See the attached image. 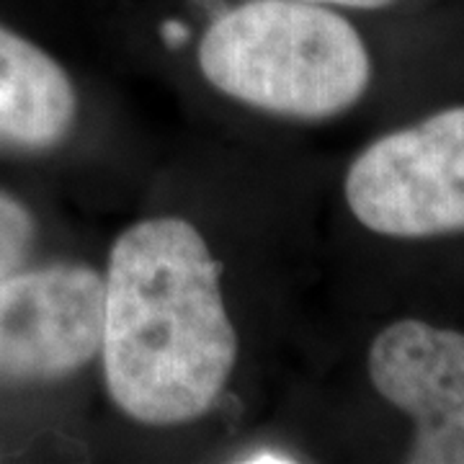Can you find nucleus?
<instances>
[{
	"mask_svg": "<svg viewBox=\"0 0 464 464\" xmlns=\"http://www.w3.org/2000/svg\"><path fill=\"white\" fill-rule=\"evenodd\" d=\"M101 356L109 395L140 423L179 426L215 405L237 338L219 264L194 225L158 217L119 235L103 282Z\"/></svg>",
	"mask_w": 464,
	"mask_h": 464,
	"instance_id": "obj_1",
	"label": "nucleus"
},
{
	"mask_svg": "<svg viewBox=\"0 0 464 464\" xmlns=\"http://www.w3.org/2000/svg\"><path fill=\"white\" fill-rule=\"evenodd\" d=\"M204 78L248 106L331 119L366 93L369 52L346 18L317 3L250 0L219 16L199 44Z\"/></svg>",
	"mask_w": 464,
	"mask_h": 464,
	"instance_id": "obj_2",
	"label": "nucleus"
},
{
	"mask_svg": "<svg viewBox=\"0 0 464 464\" xmlns=\"http://www.w3.org/2000/svg\"><path fill=\"white\" fill-rule=\"evenodd\" d=\"M346 199L369 230L433 237L464 230V106L377 140L353 160Z\"/></svg>",
	"mask_w": 464,
	"mask_h": 464,
	"instance_id": "obj_3",
	"label": "nucleus"
},
{
	"mask_svg": "<svg viewBox=\"0 0 464 464\" xmlns=\"http://www.w3.org/2000/svg\"><path fill=\"white\" fill-rule=\"evenodd\" d=\"M103 279L50 266L0 282V380H57L101 351Z\"/></svg>",
	"mask_w": 464,
	"mask_h": 464,
	"instance_id": "obj_4",
	"label": "nucleus"
},
{
	"mask_svg": "<svg viewBox=\"0 0 464 464\" xmlns=\"http://www.w3.org/2000/svg\"><path fill=\"white\" fill-rule=\"evenodd\" d=\"M369 377L418 423L408 462H464V335L400 320L374 338Z\"/></svg>",
	"mask_w": 464,
	"mask_h": 464,
	"instance_id": "obj_5",
	"label": "nucleus"
},
{
	"mask_svg": "<svg viewBox=\"0 0 464 464\" xmlns=\"http://www.w3.org/2000/svg\"><path fill=\"white\" fill-rule=\"evenodd\" d=\"M75 119V91L65 70L29 39L0 26V142L50 148Z\"/></svg>",
	"mask_w": 464,
	"mask_h": 464,
	"instance_id": "obj_6",
	"label": "nucleus"
},
{
	"mask_svg": "<svg viewBox=\"0 0 464 464\" xmlns=\"http://www.w3.org/2000/svg\"><path fill=\"white\" fill-rule=\"evenodd\" d=\"M34 240V219L29 209L0 191V282L11 276L29 253Z\"/></svg>",
	"mask_w": 464,
	"mask_h": 464,
	"instance_id": "obj_7",
	"label": "nucleus"
},
{
	"mask_svg": "<svg viewBox=\"0 0 464 464\" xmlns=\"http://www.w3.org/2000/svg\"><path fill=\"white\" fill-rule=\"evenodd\" d=\"M299 3H317V5H346V8H364V11H374V8H387L398 0H299Z\"/></svg>",
	"mask_w": 464,
	"mask_h": 464,
	"instance_id": "obj_8",
	"label": "nucleus"
},
{
	"mask_svg": "<svg viewBox=\"0 0 464 464\" xmlns=\"http://www.w3.org/2000/svg\"><path fill=\"white\" fill-rule=\"evenodd\" d=\"M243 462L250 464H284V462H295V457L284 454V451H271V449H261V451H253L250 457H246Z\"/></svg>",
	"mask_w": 464,
	"mask_h": 464,
	"instance_id": "obj_9",
	"label": "nucleus"
},
{
	"mask_svg": "<svg viewBox=\"0 0 464 464\" xmlns=\"http://www.w3.org/2000/svg\"><path fill=\"white\" fill-rule=\"evenodd\" d=\"M186 36H188V29L181 26L179 21H168L166 26H163V39H166L168 44H181Z\"/></svg>",
	"mask_w": 464,
	"mask_h": 464,
	"instance_id": "obj_10",
	"label": "nucleus"
}]
</instances>
